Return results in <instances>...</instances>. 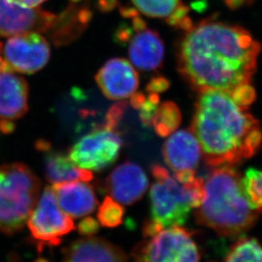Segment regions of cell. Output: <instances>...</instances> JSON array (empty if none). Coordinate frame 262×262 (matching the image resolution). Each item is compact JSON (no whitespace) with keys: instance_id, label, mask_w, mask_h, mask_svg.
Returning <instances> with one entry per match:
<instances>
[{"instance_id":"obj_1","label":"cell","mask_w":262,"mask_h":262,"mask_svg":"<svg viewBox=\"0 0 262 262\" xmlns=\"http://www.w3.org/2000/svg\"><path fill=\"white\" fill-rule=\"evenodd\" d=\"M261 47L239 26L203 20L183 35L177 52L178 72L194 91L230 93L250 83Z\"/></svg>"},{"instance_id":"obj_2","label":"cell","mask_w":262,"mask_h":262,"mask_svg":"<svg viewBox=\"0 0 262 262\" xmlns=\"http://www.w3.org/2000/svg\"><path fill=\"white\" fill-rule=\"evenodd\" d=\"M198 93L190 130L205 163L215 167L251 158L261 145L260 122L229 92L206 89Z\"/></svg>"},{"instance_id":"obj_3","label":"cell","mask_w":262,"mask_h":262,"mask_svg":"<svg viewBox=\"0 0 262 262\" xmlns=\"http://www.w3.org/2000/svg\"><path fill=\"white\" fill-rule=\"evenodd\" d=\"M242 180L232 165L215 166L205 182V200L194 212L197 223L223 237L234 238L250 230L259 212L248 201Z\"/></svg>"},{"instance_id":"obj_4","label":"cell","mask_w":262,"mask_h":262,"mask_svg":"<svg viewBox=\"0 0 262 262\" xmlns=\"http://www.w3.org/2000/svg\"><path fill=\"white\" fill-rule=\"evenodd\" d=\"M151 173L155 182L149 192L150 218L143 225L145 237H152L164 228L183 225L191 210L200 207L205 197L202 178L181 183L160 165H154Z\"/></svg>"},{"instance_id":"obj_5","label":"cell","mask_w":262,"mask_h":262,"mask_svg":"<svg viewBox=\"0 0 262 262\" xmlns=\"http://www.w3.org/2000/svg\"><path fill=\"white\" fill-rule=\"evenodd\" d=\"M90 17L89 10L75 5L55 15L37 7H25L11 0H0V36L36 32L47 35L55 45H67L79 36Z\"/></svg>"},{"instance_id":"obj_6","label":"cell","mask_w":262,"mask_h":262,"mask_svg":"<svg viewBox=\"0 0 262 262\" xmlns=\"http://www.w3.org/2000/svg\"><path fill=\"white\" fill-rule=\"evenodd\" d=\"M40 188L39 179L24 164L0 166V233L13 235L24 228Z\"/></svg>"},{"instance_id":"obj_7","label":"cell","mask_w":262,"mask_h":262,"mask_svg":"<svg viewBox=\"0 0 262 262\" xmlns=\"http://www.w3.org/2000/svg\"><path fill=\"white\" fill-rule=\"evenodd\" d=\"M136 261H199L201 253L193 239V233L182 226L164 228L132 250Z\"/></svg>"},{"instance_id":"obj_8","label":"cell","mask_w":262,"mask_h":262,"mask_svg":"<svg viewBox=\"0 0 262 262\" xmlns=\"http://www.w3.org/2000/svg\"><path fill=\"white\" fill-rule=\"evenodd\" d=\"M27 223L40 251L43 246H58L62 237L75 229L74 222L59 207L50 187H46L37 199Z\"/></svg>"},{"instance_id":"obj_9","label":"cell","mask_w":262,"mask_h":262,"mask_svg":"<svg viewBox=\"0 0 262 262\" xmlns=\"http://www.w3.org/2000/svg\"><path fill=\"white\" fill-rule=\"evenodd\" d=\"M113 128L103 123L82 137L70 148L71 161L82 169L99 171L104 170L118 158L122 140Z\"/></svg>"},{"instance_id":"obj_10","label":"cell","mask_w":262,"mask_h":262,"mask_svg":"<svg viewBox=\"0 0 262 262\" xmlns=\"http://www.w3.org/2000/svg\"><path fill=\"white\" fill-rule=\"evenodd\" d=\"M50 48L45 37L36 32L12 35L3 46L5 64L14 72L32 74L47 64Z\"/></svg>"},{"instance_id":"obj_11","label":"cell","mask_w":262,"mask_h":262,"mask_svg":"<svg viewBox=\"0 0 262 262\" xmlns=\"http://www.w3.org/2000/svg\"><path fill=\"white\" fill-rule=\"evenodd\" d=\"M95 80L104 96L112 100L130 98L139 86L136 70L122 58L108 60L97 73Z\"/></svg>"},{"instance_id":"obj_12","label":"cell","mask_w":262,"mask_h":262,"mask_svg":"<svg viewBox=\"0 0 262 262\" xmlns=\"http://www.w3.org/2000/svg\"><path fill=\"white\" fill-rule=\"evenodd\" d=\"M148 188V178L137 164L126 161L112 171L106 180V189L112 198L124 205L136 203Z\"/></svg>"},{"instance_id":"obj_13","label":"cell","mask_w":262,"mask_h":262,"mask_svg":"<svg viewBox=\"0 0 262 262\" xmlns=\"http://www.w3.org/2000/svg\"><path fill=\"white\" fill-rule=\"evenodd\" d=\"M28 111V83L5 66L0 72V123H15Z\"/></svg>"},{"instance_id":"obj_14","label":"cell","mask_w":262,"mask_h":262,"mask_svg":"<svg viewBox=\"0 0 262 262\" xmlns=\"http://www.w3.org/2000/svg\"><path fill=\"white\" fill-rule=\"evenodd\" d=\"M162 155L166 165L173 172L195 170L202 157L201 145L190 129L170 134L164 143Z\"/></svg>"},{"instance_id":"obj_15","label":"cell","mask_w":262,"mask_h":262,"mask_svg":"<svg viewBox=\"0 0 262 262\" xmlns=\"http://www.w3.org/2000/svg\"><path fill=\"white\" fill-rule=\"evenodd\" d=\"M62 255L64 261L121 262L128 260L121 248L94 236L75 240L63 249Z\"/></svg>"},{"instance_id":"obj_16","label":"cell","mask_w":262,"mask_h":262,"mask_svg":"<svg viewBox=\"0 0 262 262\" xmlns=\"http://www.w3.org/2000/svg\"><path fill=\"white\" fill-rule=\"evenodd\" d=\"M87 183L72 181L53 184L58 205L71 217H84L96 210V194L93 187Z\"/></svg>"},{"instance_id":"obj_17","label":"cell","mask_w":262,"mask_h":262,"mask_svg":"<svg viewBox=\"0 0 262 262\" xmlns=\"http://www.w3.org/2000/svg\"><path fill=\"white\" fill-rule=\"evenodd\" d=\"M134 32L128 40V55L132 64L143 72L160 68L163 62L164 45L158 33L147 28Z\"/></svg>"},{"instance_id":"obj_18","label":"cell","mask_w":262,"mask_h":262,"mask_svg":"<svg viewBox=\"0 0 262 262\" xmlns=\"http://www.w3.org/2000/svg\"><path fill=\"white\" fill-rule=\"evenodd\" d=\"M37 149L45 154V178L50 183H67L72 181L93 180L94 175L91 171L76 166L64 154L51 150L48 142L39 140L37 142Z\"/></svg>"},{"instance_id":"obj_19","label":"cell","mask_w":262,"mask_h":262,"mask_svg":"<svg viewBox=\"0 0 262 262\" xmlns=\"http://www.w3.org/2000/svg\"><path fill=\"white\" fill-rule=\"evenodd\" d=\"M181 121L182 114L178 105L174 102L166 101L159 104L151 126L159 136L167 137L178 128Z\"/></svg>"},{"instance_id":"obj_20","label":"cell","mask_w":262,"mask_h":262,"mask_svg":"<svg viewBox=\"0 0 262 262\" xmlns=\"http://www.w3.org/2000/svg\"><path fill=\"white\" fill-rule=\"evenodd\" d=\"M226 261H262V246L253 237H241L232 245Z\"/></svg>"},{"instance_id":"obj_21","label":"cell","mask_w":262,"mask_h":262,"mask_svg":"<svg viewBox=\"0 0 262 262\" xmlns=\"http://www.w3.org/2000/svg\"><path fill=\"white\" fill-rule=\"evenodd\" d=\"M135 7L144 15L153 18L168 19L178 9L180 0H132Z\"/></svg>"},{"instance_id":"obj_22","label":"cell","mask_w":262,"mask_h":262,"mask_svg":"<svg viewBox=\"0 0 262 262\" xmlns=\"http://www.w3.org/2000/svg\"><path fill=\"white\" fill-rule=\"evenodd\" d=\"M242 181L248 201L258 212L262 213V171L248 169Z\"/></svg>"},{"instance_id":"obj_23","label":"cell","mask_w":262,"mask_h":262,"mask_svg":"<svg viewBox=\"0 0 262 262\" xmlns=\"http://www.w3.org/2000/svg\"><path fill=\"white\" fill-rule=\"evenodd\" d=\"M125 210L121 204L111 196H106L99 205L97 217L104 228H114L121 225L123 221Z\"/></svg>"},{"instance_id":"obj_24","label":"cell","mask_w":262,"mask_h":262,"mask_svg":"<svg viewBox=\"0 0 262 262\" xmlns=\"http://www.w3.org/2000/svg\"><path fill=\"white\" fill-rule=\"evenodd\" d=\"M159 98L157 94H148L145 100L139 108V117L144 126H151L152 120L159 106Z\"/></svg>"},{"instance_id":"obj_25","label":"cell","mask_w":262,"mask_h":262,"mask_svg":"<svg viewBox=\"0 0 262 262\" xmlns=\"http://www.w3.org/2000/svg\"><path fill=\"white\" fill-rule=\"evenodd\" d=\"M231 96L240 106L249 107L256 99V93L254 88L250 85H240L230 92Z\"/></svg>"},{"instance_id":"obj_26","label":"cell","mask_w":262,"mask_h":262,"mask_svg":"<svg viewBox=\"0 0 262 262\" xmlns=\"http://www.w3.org/2000/svg\"><path fill=\"white\" fill-rule=\"evenodd\" d=\"M188 8L182 4L174 11L173 14L168 19H166V21L169 25L187 31L193 26L191 23L190 18L188 16Z\"/></svg>"},{"instance_id":"obj_27","label":"cell","mask_w":262,"mask_h":262,"mask_svg":"<svg viewBox=\"0 0 262 262\" xmlns=\"http://www.w3.org/2000/svg\"><path fill=\"white\" fill-rule=\"evenodd\" d=\"M77 230L83 236H94L99 232V223L93 217L84 218L78 223Z\"/></svg>"},{"instance_id":"obj_28","label":"cell","mask_w":262,"mask_h":262,"mask_svg":"<svg viewBox=\"0 0 262 262\" xmlns=\"http://www.w3.org/2000/svg\"><path fill=\"white\" fill-rule=\"evenodd\" d=\"M170 82L163 77H154L147 85V91L148 94H160L168 89Z\"/></svg>"},{"instance_id":"obj_29","label":"cell","mask_w":262,"mask_h":262,"mask_svg":"<svg viewBox=\"0 0 262 262\" xmlns=\"http://www.w3.org/2000/svg\"><path fill=\"white\" fill-rule=\"evenodd\" d=\"M11 1L25 7H37L46 0H11Z\"/></svg>"},{"instance_id":"obj_30","label":"cell","mask_w":262,"mask_h":262,"mask_svg":"<svg viewBox=\"0 0 262 262\" xmlns=\"http://www.w3.org/2000/svg\"><path fill=\"white\" fill-rule=\"evenodd\" d=\"M226 5L232 10H237L238 8L242 7L243 5H249L252 0H224Z\"/></svg>"},{"instance_id":"obj_31","label":"cell","mask_w":262,"mask_h":262,"mask_svg":"<svg viewBox=\"0 0 262 262\" xmlns=\"http://www.w3.org/2000/svg\"><path fill=\"white\" fill-rule=\"evenodd\" d=\"M5 66H6V64H5L4 58H3V45H1V42H0V72H1V70H2Z\"/></svg>"}]
</instances>
